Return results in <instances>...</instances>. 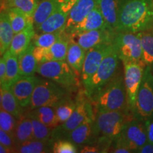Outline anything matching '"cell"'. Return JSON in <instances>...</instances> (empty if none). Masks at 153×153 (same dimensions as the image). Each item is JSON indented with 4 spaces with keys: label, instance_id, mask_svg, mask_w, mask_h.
Returning <instances> with one entry per match:
<instances>
[{
    "label": "cell",
    "instance_id": "1",
    "mask_svg": "<svg viewBox=\"0 0 153 153\" xmlns=\"http://www.w3.org/2000/svg\"><path fill=\"white\" fill-rule=\"evenodd\" d=\"M153 28V0H120L116 32L138 33Z\"/></svg>",
    "mask_w": 153,
    "mask_h": 153
},
{
    "label": "cell",
    "instance_id": "2",
    "mask_svg": "<svg viewBox=\"0 0 153 153\" xmlns=\"http://www.w3.org/2000/svg\"><path fill=\"white\" fill-rule=\"evenodd\" d=\"M90 99L96 111H123L130 113L123 73L118 72Z\"/></svg>",
    "mask_w": 153,
    "mask_h": 153
},
{
    "label": "cell",
    "instance_id": "3",
    "mask_svg": "<svg viewBox=\"0 0 153 153\" xmlns=\"http://www.w3.org/2000/svg\"><path fill=\"white\" fill-rule=\"evenodd\" d=\"M36 72L70 93L77 91L79 87V76L66 60L48 61L38 64Z\"/></svg>",
    "mask_w": 153,
    "mask_h": 153
},
{
    "label": "cell",
    "instance_id": "4",
    "mask_svg": "<svg viewBox=\"0 0 153 153\" xmlns=\"http://www.w3.org/2000/svg\"><path fill=\"white\" fill-rule=\"evenodd\" d=\"M120 61L117 48L115 43H113L109 51L103 59L97 71L87 85L84 87L89 98L117 74Z\"/></svg>",
    "mask_w": 153,
    "mask_h": 153
},
{
    "label": "cell",
    "instance_id": "5",
    "mask_svg": "<svg viewBox=\"0 0 153 153\" xmlns=\"http://www.w3.org/2000/svg\"><path fill=\"white\" fill-rule=\"evenodd\" d=\"M76 101V108L70 118L64 123L59 125L53 129L52 135L53 140L62 139L67 133L76 128L87 118L95 116L93 104L90 98L88 97L85 88L78 91Z\"/></svg>",
    "mask_w": 153,
    "mask_h": 153
},
{
    "label": "cell",
    "instance_id": "6",
    "mask_svg": "<svg viewBox=\"0 0 153 153\" xmlns=\"http://www.w3.org/2000/svg\"><path fill=\"white\" fill-rule=\"evenodd\" d=\"M131 116V113L123 111H96L94 121L99 135L114 141L120 135Z\"/></svg>",
    "mask_w": 153,
    "mask_h": 153
},
{
    "label": "cell",
    "instance_id": "7",
    "mask_svg": "<svg viewBox=\"0 0 153 153\" xmlns=\"http://www.w3.org/2000/svg\"><path fill=\"white\" fill-rule=\"evenodd\" d=\"M70 94L52 80L40 79L33 91L28 108L32 110L40 106L55 107L59 101Z\"/></svg>",
    "mask_w": 153,
    "mask_h": 153
},
{
    "label": "cell",
    "instance_id": "8",
    "mask_svg": "<svg viewBox=\"0 0 153 153\" xmlns=\"http://www.w3.org/2000/svg\"><path fill=\"white\" fill-rule=\"evenodd\" d=\"M132 115L143 121L153 118V74L150 66L145 70Z\"/></svg>",
    "mask_w": 153,
    "mask_h": 153
},
{
    "label": "cell",
    "instance_id": "9",
    "mask_svg": "<svg viewBox=\"0 0 153 153\" xmlns=\"http://www.w3.org/2000/svg\"><path fill=\"white\" fill-rule=\"evenodd\" d=\"M122 63L128 110L132 114L135 107L137 91L142 82L145 70L148 65L143 60L125 61Z\"/></svg>",
    "mask_w": 153,
    "mask_h": 153
},
{
    "label": "cell",
    "instance_id": "10",
    "mask_svg": "<svg viewBox=\"0 0 153 153\" xmlns=\"http://www.w3.org/2000/svg\"><path fill=\"white\" fill-rule=\"evenodd\" d=\"M114 43L121 62L142 60L140 32H117Z\"/></svg>",
    "mask_w": 153,
    "mask_h": 153
},
{
    "label": "cell",
    "instance_id": "11",
    "mask_svg": "<svg viewBox=\"0 0 153 153\" xmlns=\"http://www.w3.org/2000/svg\"><path fill=\"white\" fill-rule=\"evenodd\" d=\"M123 143L133 152H137L140 149L148 143L145 122L133 118L126 122L120 135Z\"/></svg>",
    "mask_w": 153,
    "mask_h": 153
},
{
    "label": "cell",
    "instance_id": "12",
    "mask_svg": "<svg viewBox=\"0 0 153 153\" xmlns=\"http://www.w3.org/2000/svg\"><path fill=\"white\" fill-rule=\"evenodd\" d=\"M116 33V30L107 27L69 35L72 40L87 51L101 44L113 43Z\"/></svg>",
    "mask_w": 153,
    "mask_h": 153
},
{
    "label": "cell",
    "instance_id": "13",
    "mask_svg": "<svg viewBox=\"0 0 153 153\" xmlns=\"http://www.w3.org/2000/svg\"><path fill=\"white\" fill-rule=\"evenodd\" d=\"M111 44H101L87 51L81 75L84 87L87 85L97 71L103 59L109 51Z\"/></svg>",
    "mask_w": 153,
    "mask_h": 153
},
{
    "label": "cell",
    "instance_id": "14",
    "mask_svg": "<svg viewBox=\"0 0 153 153\" xmlns=\"http://www.w3.org/2000/svg\"><path fill=\"white\" fill-rule=\"evenodd\" d=\"M99 137L95 125L94 117H91L87 118L76 128L67 133L62 139L71 141L79 148L82 145L95 142Z\"/></svg>",
    "mask_w": 153,
    "mask_h": 153
},
{
    "label": "cell",
    "instance_id": "15",
    "mask_svg": "<svg viewBox=\"0 0 153 153\" xmlns=\"http://www.w3.org/2000/svg\"><path fill=\"white\" fill-rule=\"evenodd\" d=\"M41 78L31 76H21L19 79L11 86V89L19 103L23 108L29 106L32 95Z\"/></svg>",
    "mask_w": 153,
    "mask_h": 153
},
{
    "label": "cell",
    "instance_id": "16",
    "mask_svg": "<svg viewBox=\"0 0 153 153\" xmlns=\"http://www.w3.org/2000/svg\"><path fill=\"white\" fill-rule=\"evenodd\" d=\"M107 27L109 28L107 25L102 14H101L98 4L96 6L93 10H91L88 14L87 16L83 20L75 25L67 33L72 34L82 33V32L101 29V28Z\"/></svg>",
    "mask_w": 153,
    "mask_h": 153
},
{
    "label": "cell",
    "instance_id": "17",
    "mask_svg": "<svg viewBox=\"0 0 153 153\" xmlns=\"http://www.w3.org/2000/svg\"><path fill=\"white\" fill-rule=\"evenodd\" d=\"M99 0H78L69 14L65 31L66 33L83 20L91 10L99 4Z\"/></svg>",
    "mask_w": 153,
    "mask_h": 153
},
{
    "label": "cell",
    "instance_id": "18",
    "mask_svg": "<svg viewBox=\"0 0 153 153\" xmlns=\"http://www.w3.org/2000/svg\"><path fill=\"white\" fill-rule=\"evenodd\" d=\"M0 101H1V108L13 115L17 119L24 115V108L19 103L11 90L10 86L7 85V84L1 85Z\"/></svg>",
    "mask_w": 153,
    "mask_h": 153
},
{
    "label": "cell",
    "instance_id": "19",
    "mask_svg": "<svg viewBox=\"0 0 153 153\" xmlns=\"http://www.w3.org/2000/svg\"><path fill=\"white\" fill-rule=\"evenodd\" d=\"M35 34V26L33 23H31L24 30L15 34L9 47V51L13 55L19 56L30 45Z\"/></svg>",
    "mask_w": 153,
    "mask_h": 153
},
{
    "label": "cell",
    "instance_id": "20",
    "mask_svg": "<svg viewBox=\"0 0 153 153\" xmlns=\"http://www.w3.org/2000/svg\"><path fill=\"white\" fill-rule=\"evenodd\" d=\"M69 13L65 12L57 7L56 10L36 29L38 33H52L60 30H65Z\"/></svg>",
    "mask_w": 153,
    "mask_h": 153
},
{
    "label": "cell",
    "instance_id": "21",
    "mask_svg": "<svg viewBox=\"0 0 153 153\" xmlns=\"http://www.w3.org/2000/svg\"><path fill=\"white\" fill-rule=\"evenodd\" d=\"M86 54L87 51L70 38L65 60L79 77H81Z\"/></svg>",
    "mask_w": 153,
    "mask_h": 153
},
{
    "label": "cell",
    "instance_id": "22",
    "mask_svg": "<svg viewBox=\"0 0 153 153\" xmlns=\"http://www.w3.org/2000/svg\"><path fill=\"white\" fill-rule=\"evenodd\" d=\"M15 35L7 10H1L0 15V53L1 56L8 51Z\"/></svg>",
    "mask_w": 153,
    "mask_h": 153
},
{
    "label": "cell",
    "instance_id": "23",
    "mask_svg": "<svg viewBox=\"0 0 153 153\" xmlns=\"http://www.w3.org/2000/svg\"><path fill=\"white\" fill-rule=\"evenodd\" d=\"M30 118H34L51 128H55L60 123L57 119L56 111L53 106H40L29 110L26 114Z\"/></svg>",
    "mask_w": 153,
    "mask_h": 153
},
{
    "label": "cell",
    "instance_id": "24",
    "mask_svg": "<svg viewBox=\"0 0 153 153\" xmlns=\"http://www.w3.org/2000/svg\"><path fill=\"white\" fill-rule=\"evenodd\" d=\"M54 140L51 138L46 140L32 139L17 145L15 152L19 153H46L53 152Z\"/></svg>",
    "mask_w": 153,
    "mask_h": 153
},
{
    "label": "cell",
    "instance_id": "25",
    "mask_svg": "<svg viewBox=\"0 0 153 153\" xmlns=\"http://www.w3.org/2000/svg\"><path fill=\"white\" fill-rule=\"evenodd\" d=\"M34 47L31 43L28 48L18 56L21 76L34 75L36 72L38 63L33 55Z\"/></svg>",
    "mask_w": 153,
    "mask_h": 153
},
{
    "label": "cell",
    "instance_id": "26",
    "mask_svg": "<svg viewBox=\"0 0 153 153\" xmlns=\"http://www.w3.org/2000/svg\"><path fill=\"white\" fill-rule=\"evenodd\" d=\"M119 1L120 0H99V7L107 25L116 31L118 24Z\"/></svg>",
    "mask_w": 153,
    "mask_h": 153
},
{
    "label": "cell",
    "instance_id": "27",
    "mask_svg": "<svg viewBox=\"0 0 153 153\" xmlns=\"http://www.w3.org/2000/svg\"><path fill=\"white\" fill-rule=\"evenodd\" d=\"M16 145L26 141L33 139V128L32 119L26 114L17 119V123L14 131Z\"/></svg>",
    "mask_w": 153,
    "mask_h": 153
},
{
    "label": "cell",
    "instance_id": "28",
    "mask_svg": "<svg viewBox=\"0 0 153 153\" xmlns=\"http://www.w3.org/2000/svg\"><path fill=\"white\" fill-rule=\"evenodd\" d=\"M70 37L65 31L62 37L49 48H47V58L48 61L65 60L68 54Z\"/></svg>",
    "mask_w": 153,
    "mask_h": 153
},
{
    "label": "cell",
    "instance_id": "29",
    "mask_svg": "<svg viewBox=\"0 0 153 153\" xmlns=\"http://www.w3.org/2000/svg\"><path fill=\"white\" fill-rule=\"evenodd\" d=\"M58 7L57 0H42L39 1L33 16L35 28L39 27Z\"/></svg>",
    "mask_w": 153,
    "mask_h": 153
},
{
    "label": "cell",
    "instance_id": "30",
    "mask_svg": "<svg viewBox=\"0 0 153 153\" xmlns=\"http://www.w3.org/2000/svg\"><path fill=\"white\" fill-rule=\"evenodd\" d=\"M6 10L8 13L9 20L15 34L24 30L31 23H33V19L28 17L21 9L16 7H9Z\"/></svg>",
    "mask_w": 153,
    "mask_h": 153
},
{
    "label": "cell",
    "instance_id": "31",
    "mask_svg": "<svg viewBox=\"0 0 153 153\" xmlns=\"http://www.w3.org/2000/svg\"><path fill=\"white\" fill-rule=\"evenodd\" d=\"M38 3L39 0H1V10H6L9 7H16L33 19Z\"/></svg>",
    "mask_w": 153,
    "mask_h": 153
},
{
    "label": "cell",
    "instance_id": "32",
    "mask_svg": "<svg viewBox=\"0 0 153 153\" xmlns=\"http://www.w3.org/2000/svg\"><path fill=\"white\" fill-rule=\"evenodd\" d=\"M76 106V101L70 97V94L67 95L62 100L57 103L55 106L58 122L61 124L66 122L70 118L74 112Z\"/></svg>",
    "mask_w": 153,
    "mask_h": 153
},
{
    "label": "cell",
    "instance_id": "33",
    "mask_svg": "<svg viewBox=\"0 0 153 153\" xmlns=\"http://www.w3.org/2000/svg\"><path fill=\"white\" fill-rule=\"evenodd\" d=\"M7 54V71H6L5 83L11 86L21 77L19 72L18 56L13 55L9 50L6 51Z\"/></svg>",
    "mask_w": 153,
    "mask_h": 153
},
{
    "label": "cell",
    "instance_id": "34",
    "mask_svg": "<svg viewBox=\"0 0 153 153\" xmlns=\"http://www.w3.org/2000/svg\"><path fill=\"white\" fill-rule=\"evenodd\" d=\"M142 43V60L148 66L153 64V30L140 32Z\"/></svg>",
    "mask_w": 153,
    "mask_h": 153
},
{
    "label": "cell",
    "instance_id": "35",
    "mask_svg": "<svg viewBox=\"0 0 153 153\" xmlns=\"http://www.w3.org/2000/svg\"><path fill=\"white\" fill-rule=\"evenodd\" d=\"M65 30H60L52 33H41L35 34L32 40L34 46L49 48L62 37Z\"/></svg>",
    "mask_w": 153,
    "mask_h": 153
},
{
    "label": "cell",
    "instance_id": "36",
    "mask_svg": "<svg viewBox=\"0 0 153 153\" xmlns=\"http://www.w3.org/2000/svg\"><path fill=\"white\" fill-rule=\"evenodd\" d=\"M113 141L100 136L97 141L90 144L79 147V152L81 153H104L109 152Z\"/></svg>",
    "mask_w": 153,
    "mask_h": 153
},
{
    "label": "cell",
    "instance_id": "37",
    "mask_svg": "<svg viewBox=\"0 0 153 153\" xmlns=\"http://www.w3.org/2000/svg\"><path fill=\"white\" fill-rule=\"evenodd\" d=\"M17 118L13 115L1 108L0 111V128L1 130L14 136Z\"/></svg>",
    "mask_w": 153,
    "mask_h": 153
},
{
    "label": "cell",
    "instance_id": "38",
    "mask_svg": "<svg viewBox=\"0 0 153 153\" xmlns=\"http://www.w3.org/2000/svg\"><path fill=\"white\" fill-rule=\"evenodd\" d=\"M33 128V139L46 140L52 138L53 128L48 127L39 120L31 118Z\"/></svg>",
    "mask_w": 153,
    "mask_h": 153
},
{
    "label": "cell",
    "instance_id": "39",
    "mask_svg": "<svg viewBox=\"0 0 153 153\" xmlns=\"http://www.w3.org/2000/svg\"><path fill=\"white\" fill-rule=\"evenodd\" d=\"M54 153H76L79 152L76 145L67 139H57L54 140L53 146Z\"/></svg>",
    "mask_w": 153,
    "mask_h": 153
},
{
    "label": "cell",
    "instance_id": "40",
    "mask_svg": "<svg viewBox=\"0 0 153 153\" xmlns=\"http://www.w3.org/2000/svg\"><path fill=\"white\" fill-rule=\"evenodd\" d=\"M0 144L12 149L15 152L16 141H15L14 136L1 129H0Z\"/></svg>",
    "mask_w": 153,
    "mask_h": 153
},
{
    "label": "cell",
    "instance_id": "41",
    "mask_svg": "<svg viewBox=\"0 0 153 153\" xmlns=\"http://www.w3.org/2000/svg\"><path fill=\"white\" fill-rule=\"evenodd\" d=\"M33 55L38 64L48 62L47 48L35 46L33 48Z\"/></svg>",
    "mask_w": 153,
    "mask_h": 153
},
{
    "label": "cell",
    "instance_id": "42",
    "mask_svg": "<svg viewBox=\"0 0 153 153\" xmlns=\"http://www.w3.org/2000/svg\"><path fill=\"white\" fill-rule=\"evenodd\" d=\"M6 71H7V54L6 53L0 58V85L5 83Z\"/></svg>",
    "mask_w": 153,
    "mask_h": 153
},
{
    "label": "cell",
    "instance_id": "43",
    "mask_svg": "<svg viewBox=\"0 0 153 153\" xmlns=\"http://www.w3.org/2000/svg\"><path fill=\"white\" fill-rule=\"evenodd\" d=\"M58 1V7L65 12L69 13L74 4L77 2L78 0H57Z\"/></svg>",
    "mask_w": 153,
    "mask_h": 153
},
{
    "label": "cell",
    "instance_id": "44",
    "mask_svg": "<svg viewBox=\"0 0 153 153\" xmlns=\"http://www.w3.org/2000/svg\"><path fill=\"white\" fill-rule=\"evenodd\" d=\"M144 122L145 127H146L148 142L153 143V118H148Z\"/></svg>",
    "mask_w": 153,
    "mask_h": 153
},
{
    "label": "cell",
    "instance_id": "45",
    "mask_svg": "<svg viewBox=\"0 0 153 153\" xmlns=\"http://www.w3.org/2000/svg\"><path fill=\"white\" fill-rule=\"evenodd\" d=\"M139 153H153V143H146L140 150L137 151Z\"/></svg>",
    "mask_w": 153,
    "mask_h": 153
},
{
    "label": "cell",
    "instance_id": "46",
    "mask_svg": "<svg viewBox=\"0 0 153 153\" xmlns=\"http://www.w3.org/2000/svg\"><path fill=\"white\" fill-rule=\"evenodd\" d=\"M0 152L1 153H11V152H14V151L12 149L8 148V147H6L4 145L0 144Z\"/></svg>",
    "mask_w": 153,
    "mask_h": 153
},
{
    "label": "cell",
    "instance_id": "47",
    "mask_svg": "<svg viewBox=\"0 0 153 153\" xmlns=\"http://www.w3.org/2000/svg\"><path fill=\"white\" fill-rule=\"evenodd\" d=\"M150 68H151V71H152V73L153 74V64L151 66H150Z\"/></svg>",
    "mask_w": 153,
    "mask_h": 153
},
{
    "label": "cell",
    "instance_id": "48",
    "mask_svg": "<svg viewBox=\"0 0 153 153\" xmlns=\"http://www.w3.org/2000/svg\"><path fill=\"white\" fill-rule=\"evenodd\" d=\"M42 1V0H39V1Z\"/></svg>",
    "mask_w": 153,
    "mask_h": 153
},
{
    "label": "cell",
    "instance_id": "49",
    "mask_svg": "<svg viewBox=\"0 0 153 153\" xmlns=\"http://www.w3.org/2000/svg\"><path fill=\"white\" fill-rule=\"evenodd\" d=\"M152 30H153V28H152Z\"/></svg>",
    "mask_w": 153,
    "mask_h": 153
},
{
    "label": "cell",
    "instance_id": "50",
    "mask_svg": "<svg viewBox=\"0 0 153 153\" xmlns=\"http://www.w3.org/2000/svg\"></svg>",
    "mask_w": 153,
    "mask_h": 153
}]
</instances>
